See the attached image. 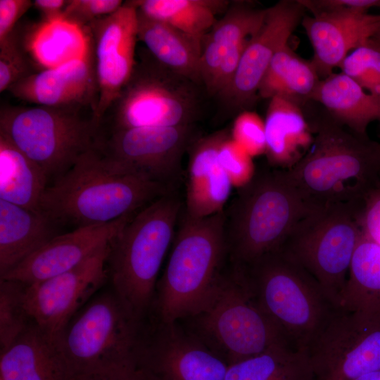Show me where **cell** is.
<instances>
[{
  "mask_svg": "<svg viewBox=\"0 0 380 380\" xmlns=\"http://www.w3.org/2000/svg\"><path fill=\"white\" fill-rule=\"evenodd\" d=\"M353 380H380V370L365 374Z\"/></svg>",
  "mask_w": 380,
  "mask_h": 380,
  "instance_id": "f6af8a7d",
  "label": "cell"
},
{
  "mask_svg": "<svg viewBox=\"0 0 380 380\" xmlns=\"http://www.w3.org/2000/svg\"><path fill=\"white\" fill-rule=\"evenodd\" d=\"M232 138L251 156L265 153V122L254 112L245 110L236 117Z\"/></svg>",
  "mask_w": 380,
  "mask_h": 380,
  "instance_id": "8d00e7d4",
  "label": "cell"
},
{
  "mask_svg": "<svg viewBox=\"0 0 380 380\" xmlns=\"http://www.w3.org/2000/svg\"><path fill=\"white\" fill-rule=\"evenodd\" d=\"M23 44L34 65H38L41 70L81 58L91 48L87 30L61 17L43 20L34 27Z\"/></svg>",
  "mask_w": 380,
  "mask_h": 380,
  "instance_id": "83f0119b",
  "label": "cell"
},
{
  "mask_svg": "<svg viewBox=\"0 0 380 380\" xmlns=\"http://www.w3.org/2000/svg\"><path fill=\"white\" fill-rule=\"evenodd\" d=\"M312 210L286 170L255 172L224 208V231L231 265L248 267L280 249Z\"/></svg>",
  "mask_w": 380,
  "mask_h": 380,
  "instance_id": "277c9868",
  "label": "cell"
},
{
  "mask_svg": "<svg viewBox=\"0 0 380 380\" xmlns=\"http://www.w3.org/2000/svg\"><path fill=\"white\" fill-rule=\"evenodd\" d=\"M175 190L129 171L96 146L48 185L40 212L56 224H104L133 215Z\"/></svg>",
  "mask_w": 380,
  "mask_h": 380,
  "instance_id": "6da1fadb",
  "label": "cell"
},
{
  "mask_svg": "<svg viewBox=\"0 0 380 380\" xmlns=\"http://www.w3.org/2000/svg\"><path fill=\"white\" fill-rule=\"evenodd\" d=\"M320 80L311 61L300 58L288 44L272 58L258 95L268 99L281 97L301 107L312 99Z\"/></svg>",
  "mask_w": 380,
  "mask_h": 380,
  "instance_id": "f546056e",
  "label": "cell"
},
{
  "mask_svg": "<svg viewBox=\"0 0 380 380\" xmlns=\"http://www.w3.org/2000/svg\"><path fill=\"white\" fill-rule=\"evenodd\" d=\"M308 355L289 346L272 348L229 365L224 380H312Z\"/></svg>",
  "mask_w": 380,
  "mask_h": 380,
  "instance_id": "1f68e13d",
  "label": "cell"
},
{
  "mask_svg": "<svg viewBox=\"0 0 380 380\" xmlns=\"http://www.w3.org/2000/svg\"><path fill=\"white\" fill-rule=\"evenodd\" d=\"M182 209L177 190L160 196L136 213L110 242L107 268L113 291L141 322L153 308Z\"/></svg>",
  "mask_w": 380,
  "mask_h": 380,
  "instance_id": "5b68a950",
  "label": "cell"
},
{
  "mask_svg": "<svg viewBox=\"0 0 380 380\" xmlns=\"http://www.w3.org/2000/svg\"><path fill=\"white\" fill-rule=\"evenodd\" d=\"M138 13V39L161 65L197 85H203L200 70L201 40L163 22Z\"/></svg>",
  "mask_w": 380,
  "mask_h": 380,
  "instance_id": "4316f807",
  "label": "cell"
},
{
  "mask_svg": "<svg viewBox=\"0 0 380 380\" xmlns=\"http://www.w3.org/2000/svg\"><path fill=\"white\" fill-rule=\"evenodd\" d=\"M218 156L233 184L236 183L241 186L253 176L255 172L251 156L230 134H227L223 139L220 146Z\"/></svg>",
  "mask_w": 380,
  "mask_h": 380,
  "instance_id": "74e56055",
  "label": "cell"
},
{
  "mask_svg": "<svg viewBox=\"0 0 380 380\" xmlns=\"http://www.w3.org/2000/svg\"><path fill=\"white\" fill-rule=\"evenodd\" d=\"M196 139L194 125L137 127L99 135L96 147L129 171L177 189L182 158Z\"/></svg>",
  "mask_w": 380,
  "mask_h": 380,
  "instance_id": "7c38bea8",
  "label": "cell"
},
{
  "mask_svg": "<svg viewBox=\"0 0 380 380\" xmlns=\"http://www.w3.org/2000/svg\"><path fill=\"white\" fill-rule=\"evenodd\" d=\"M55 225L41 212L0 199V277L57 235Z\"/></svg>",
  "mask_w": 380,
  "mask_h": 380,
  "instance_id": "484cf974",
  "label": "cell"
},
{
  "mask_svg": "<svg viewBox=\"0 0 380 380\" xmlns=\"http://www.w3.org/2000/svg\"><path fill=\"white\" fill-rule=\"evenodd\" d=\"M370 40L374 44H375L378 48L380 49V41L379 40H376V39H372V38H371Z\"/></svg>",
  "mask_w": 380,
  "mask_h": 380,
  "instance_id": "7dc6e473",
  "label": "cell"
},
{
  "mask_svg": "<svg viewBox=\"0 0 380 380\" xmlns=\"http://www.w3.org/2000/svg\"><path fill=\"white\" fill-rule=\"evenodd\" d=\"M311 100L322 105L334 120L359 136L368 137L369 124L380 123V98L365 91L341 72L321 80Z\"/></svg>",
  "mask_w": 380,
  "mask_h": 380,
  "instance_id": "d4e9b609",
  "label": "cell"
},
{
  "mask_svg": "<svg viewBox=\"0 0 380 380\" xmlns=\"http://www.w3.org/2000/svg\"><path fill=\"white\" fill-rule=\"evenodd\" d=\"M68 1L65 0H35L33 6L42 15L44 20H51L59 18Z\"/></svg>",
  "mask_w": 380,
  "mask_h": 380,
  "instance_id": "ee69618b",
  "label": "cell"
},
{
  "mask_svg": "<svg viewBox=\"0 0 380 380\" xmlns=\"http://www.w3.org/2000/svg\"><path fill=\"white\" fill-rule=\"evenodd\" d=\"M266 11L267 8H256L246 2H235L203 39L227 53L230 48L249 40L258 31Z\"/></svg>",
  "mask_w": 380,
  "mask_h": 380,
  "instance_id": "d6a6232c",
  "label": "cell"
},
{
  "mask_svg": "<svg viewBox=\"0 0 380 380\" xmlns=\"http://www.w3.org/2000/svg\"><path fill=\"white\" fill-rule=\"evenodd\" d=\"M141 323L112 290L89 300L56 340L74 375L137 359Z\"/></svg>",
  "mask_w": 380,
  "mask_h": 380,
  "instance_id": "30bf717a",
  "label": "cell"
},
{
  "mask_svg": "<svg viewBox=\"0 0 380 380\" xmlns=\"http://www.w3.org/2000/svg\"><path fill=\"white\" fill-rule=\"evenodd\" d=\"M310 125L311 146L287 170L303 201L312 210L361 207L380 186V142L352 132L329 115Z\"/></svg>",
  "mask_w": 380,
  "mask_h": 380,
  "instance_id": "7a4b0ae2",
  "label": "cell"
},
{
  "mask_svg": "<svg viewBox=\"0 0 380 380\" xmlns=\"http://www.w3.org/2000/svg\"><path fill=\"white\" fill-rule=\"evenodd\" d=\"M227 134L222 130L197 139L189 150L183 211L190 217H205L224 209L233 182L221 164L218 153Z\"/></svg>",
  "mask_w": 380,
  "mask_h": 380,
  "instance_id": "44dd1931",
  "label": "cell"
},
{
  "mask_svg": "<svg viewBox=\"0 0 380 380\" xmlns=\"http://www.w3.org/2000/svg\"><path fill=\"white\" fill-rule=\"evenodd\" d=\"M26 284L0 281V353L7 349L33 321L25 305Z\"/></svg>",
  "mask_w": 380,
  "mask_h": 380,
  "instance_id": "836d02e7",
  "label": "cell"
},
{
  "mask_svg": "<svg viewBox=\"0 0 380 380\" xmlns=\"http://www.w3.org/2000/svg\"><path fill=\"white\" fill-rule=\"evenodd\" d=\"M380 15L331 12L305 15L301 24L314 51L311 62L321 80L375 34Z\"/></svg>",
  "mask_w": 380,
  "mask_h": 380,
  "instance_id": "ffe728a7",
  "label": "cell"
},
{
  "mask_svg": "<svg viewBox=\"0 0 380 380\" xmlns=\"http://www.w3.org/2000/svg\"><path fill=\"white\" fill-rule=\"evenodd\" d=\"M339 68L365 91L380 98V49L370 39L351 51Z\"/></svg>",
  "mask_w": 380,
  "mask_h": 380,
  "instance_id": "e575fe53",
  "label": "cell"
},
{
  "mask_svg": "<svg viewBox=\"0 0 380 380\" xmlns=\"http://www.w3.org/2000/svg\"><path fill=\"white\" fill-rule=\"evenodd\" d=\"M69 380H153L137 359L75 374Z\"/></svg>",
  "mask_w": 380,
  "mask_h": 380,
  "instance_id": "ab89813d",
  "label": "cell"
},
{
  "mask_svg": "<svg viewBox=\"0 0 380 380\" xmlns=\"http://www.w3.org/2000/svg\"><path fill=\"white\" fill-rule=\"evenodd\" d=\"M87 30L93 48L98 100L94 117L101 120L129 80L137 61L138 13L134 1L90 23Z\"/></svg>",
  "mask_w": 380,
  "mask_h": 380,
  "instance_id": "9a60e30c",
  "label": "cell"
},
{
  "mask_svg": "<svg viewBox=\"0 0 380 380\" xmlns=\"http://www.w3.org/2000/svg\"><path fill=\"white\" fill-rule=\"evenodd\" d=\"M316 380H353L380 370V327L337 310L309 354Z\"/></svg>",
  "mask_w": 380,
  "mask_h": 380,
  "instance_id": "4fadbf2b",
  "label": "cell"
},
{
  "mask_svg": "<svg viewBox=\"0 0 380 380\" xmlns=\"http://www.w3.org/2000/svg\"><path fill=\"white\" fill-rule=\"evenodd\" d=\"M265 122L266 150L272 167L289 170L306 153L314 136L298 105L281 97L270 99Z\"/></svg>",
  "mask_w": 380,
  "mask_h": 380,
  "instance_id": "603a6c76",
  "label": "cell"
},
{
  "mask_svg": "<svg viewBox=\"0 0 380 380\" xmlns=\"http://www.w3.org/2000/svg\"><path fill=\"white\" fill-rule=\"evenodd\" d=\"M312 15L331 12L367 13L370 8H379L380 0H299Z\"/></svg>",
  "mask_w": 380,
  "mask_h": 380,
  "instance_id": "60d3db41",
  "label": "cell"
},
{
  "mask_svg": "<svg viewBox=\"0 0 380 380\" xmlns=\"http://www.w3.org/2000/svg\"><path fill=\"white\" fill-rule=\"evenodd\" d=\"M110 243L73 269L26 286L25 305L34 322L56 338L108 279Z\"/></svg>",
  "mask_w": 380,
  "mask_h": 380,
  "instance_id": "5bb4252c",
  "label": "cell"
},
{
  "mask_svg": "<svg viewBox=\"0 0 380 380\" xmlns=\"http://www.w3.org/2000/svg\"><path fill=\"white\" fill-rule=\"evenodd\" d=\"M44 170L0 133V199L40 212L48 186Z\"/></svg>",
  "mask_w": 380,
  "mask_h": 380,
  "instance_id": "f1b7e54d",
  "label": "cell"
},
{
  "mask_svg": "<svg viewBox=\"0 0 380 380\" xmlns=\"http://www.w3.org/2000/svg\"><path fill=\"white\" fill-rule=\"evenodd\" d=\"M134 215L57 234L0 277L30 285L69 271L108 244Z\"/></svg>",
  "mask_w": 380,
  "mask_h": 380,
  "instance_id": "ac0fdd59",
  "label": "cell"
},
{
  "mask_svg": "<svg viewBox=\"0 0 380 380\" xmlns=\"http://www.w3.org/2000/svg\"><path fill=\"white\" fill-rule=\"evenodd\" d=\"M72 376L56 340L34 320L0 353V380H69Z\"/></svg>",
  "mask_w": 380,
  "mask_h": 380,
  "instance_id": "7402d4cb",
  "label": "cell"
},
{
  "mask_svg": "<svg viewBox=\"0 0 380 380\" xmlns=\"http://www.w3.org/2000/svg\"><path fill=\"white\" fill-rule=\"evenodd\" d=\"M32 5L30 0H0V43L15 30L18 20Z\"/></svg>",
  "mask_w": 380,
  "mask_h": 380,
  "instance_id": "7bdbcfd3",
  "label": "cell"
},
{
  "mask_svg": "<svg viewBox=\"0 0 380 380\" xmlns=\"http://www.w3.org/2000/svg\"><path fill=\"white\" fill-rule=\"evenodd\" d=\"M189 319L191 331L229 365L274 347L292 348L261 307L245 271L232 265L212 300Z\"/></svg>",
  "mask_w": 380,
  "mask_h": 380,
  "instance_id": "52a82bcc",
  "label": "cell"
},
{
  "mask_svg": "<svg viewBox=\"0 0 380 380\" xmlns=\"http://www.w3.org/2000/svg\"><path fill=\"white\" fill-rule=\"evenodd\" d=\"M224 209L178 222L167 264L158 279L153 308L158 322H177L200 312L216 293L228 258Z\"/></svg>",
  "mask_w": 380,
  "mask_h": 380,
  "instance_id": "3957f363",
  "label": "cell"
},
{
  "mask_svg": "<svg viewBox=\"0 0 380 380\" xmlns=\"http://www.w3.org/2000/svg\"><path fill=\"white\" fill-rule=\"evenodd\" d=\"M8 91L15 98L37 106L89 108L94 113L97 105L98 86L92 44L84 57L39 70L13 84Z\"/></svg>",
  "mask_w": 380,
  "mask_h": 380,
  "instance_id": "d6986e66",
  "label": "cell"
},
{
  "mask_svg": "<svg viewBox=\"0 0 380 380\" xmlns=\"http://www.w3.org/2000/svg\"><path fill=\"white\" fill-rule=\"evenodd\" d=\"M339 310L380 327V243L364 233L352 258Z\"/></svg>",
  "mask_w": 380,
  "mask_h": 380,
  "instance_id": "cb8c5ba5",
  "label": "cell"
},
{
  "mask_svg": "<svg viewBox=\"0 0 380 380\" xmlns=\"http://www.w3.org/2000/svg\"><path fill=\"white\" fill-rule=\"evenodd\" d=\"M134 1L141 15L166 23L201 41L216 22L215 14L228 4L225 1L214 0Z\"/></svg>",
  "mask_w": 380,
  "mask_h": 380,
  "instance_id": "4dcf8cb0",
  "label": "cell"
},
{
  "mask_svg": "<svg viewBox=\"0 0 380 380\" xmlns=\"http://www.w3.org/2000/svg\"><path fill=\"white\" fill-rule=\"evenodd\" d=\"M37 72L29 58L18 31L0 43V91Z\"/></svg>",
  "mask_w": 380,
  "mask_h": 380,
  "instance_id": "d590c367",
  "label": "cell"
},
{
  "mask_svg": "<svg viewBox=\"0 0 380 380\" xmlns=\"http://www.w3.org/2000/svg\"><path fill=\"white\" fill-rule=\"evenodd\" d=\"M154 331L137 355L153 380H224L229 365L191 331L158 322Z\"/></svg>",
  "mask_w": 380,
  "mask_h": 380,
  "instance_id": "2e32d148",
  "label": "cell"
},
{
  "mask_svg": "<svg viewBox=\"0 0 380 380\" xmlns=\"http://www.w3.org/2000/svg\"><path fill=\"white\" fill-rule=\"evenodd\" d=\"M305 11L299 0H282L267 8L264 22L250 39L232 82L219 95L229 106L244 108L256 99L270 63L288 44Z\"/></svg>",
  "mask_w": 380,
  "mask_h": 380,
  "instance_id": "e0dca14e",
  "label": "cell"
},
{
  "mask_svg": "<svg viewBox=\"0 0 380 380\" xmlns=\"http://www.w3.org/2000/svg\"><path fill=\"white\" fill-rule=\"evenodd\" d=\"M360 220L363 233L380 243V186L366 197Z\"/></svg>",
  "mask_w": 380,
  "mask_h": 380,
  "instance_id": "b9f144b4",
  "label": "cell"
},
{
  "mask_svg": "<svg viewBox=\"0 0 380 380\" xmlns=\"http://www.w3.org/2000/svg\"><path fill=\"white\" fill-rule=\"evenodd\" d=\"M82 109L46 106H4L0 133L37 163L48 178L65 172L96 146L100 126Z\"/></svg>",
  "mask_w": 380,
  "mask_h": 380,
  "instance_id": "ba28073f",
  "label": "cell"
},
{
  "mask_svg": "<svg viewBox=\"0 0 380 380\" xmlns=\"http://www.w3.org/2000/svg\"><path fill=\"white\" fill-rule=\"evenodd\" d=\"M360 208L340 205L310 211L279 250L305 270L338 310L352 258L363 234Z\"/></svg>",
  "mask_w": 380,
  "mask_h": 380,
  "instance_id": "9c48e42d",
  "label": "cell"
},
{
  "mask_svg": "<svg viewBox=\"0 0 380 380\" xmlns=\"http://www.w3.org/2000/svg\"><path fill=\"white\" fill-rule=\"evenodd\" d=\"M198 87L144 54L102 119L110 117V130L194 125L201 110Z\"/></svg>",
  "mask_w": 380,
  "mask_h": 380,
  "instance_id": "8fae6325",
  "label": "cell"
},
{
  "mask_svg": "<svg viewBox=\"0 0 380 380\" xmlns=\"http://www.w3.org/2000/svg\"><path fill=\"white\" fill-rule=\"evenodd\" d=\"M372 38L380 41V20L378 22L375 34Z\"/></svg>",
  "mask_w": 380,
  "mask_h": 380,
  "instance_id": "bcb514c9",
  "label": "cell"
},
{
  "mask_svg": "<svg viewBox=\"0 0 380 380\" xmlns=\"http://www.w3.org/2000/svg\"><path fill=\"white\" fill-rule=\"evenodd\" d=\"M242 268L262 309L296 350L309 352L338 310L317 281L281 251Z\"/></svg>",
  "mask_w": 380,
  "mask_h": 380,
  "instance_id": "8992f818",
  "label": "cell"
},
{
  "mask_svg": "<svg viewBox=\"0 0 380 380\" xmlns=\"http://www.w3.org/2000/svg\"><path fill=\"white\" fill-rule=\"evenodd\" d=\"M122 4L120 0H68L61 18L86 28L92 22L115 12Z\"/></svg>",
  "mask_w": 380,
  "mask_h": 380,
  "instance_id": "f35d334b",
  "label": "cell"
}]
</instances>
